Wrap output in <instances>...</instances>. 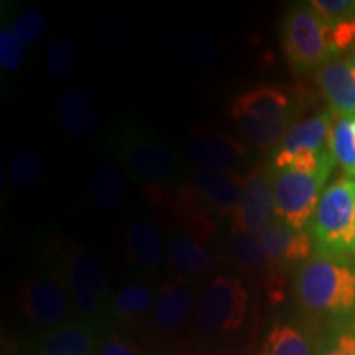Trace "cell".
<instances>
[{"mask_svg": "<svg viewBox=\"0 0 355 355\" xmlns=\"http://www.w3.org/2000/svg\"><path fill=\"white\" fill-rule=\"evenodd\" d=\"M229 117L248 144L270 150L279 145L295 123L296 105L283 87L260 84L230 102Z\"/></svg>", "mask_w": 355, "mask_h": 355, "instance_id": "obj_1", "label": "cell"}, {"mask_svg": "<svg viewBox=\"0 0 355 355\" xmlns=\"http://www.w3.org/2000/svg\"><path fill=\"white\" fill-rule=\"evenodd\" d=\"M295 291L309 313L347 319L355 314V265L344 257H311L296 275Z\"/></svg>", "mask_w": 355, "mask_h": 355, "instance_id": "obj_2", "label": "cell"}, {"mask_svg": "<svg viewBox=\"0 0 355 355\" xmlns=\"http://www.w3.org/2000/svg\"><path fill=\"white\" fill-rule=\"evenodd\" d=\"M311 237L321 255L355 254V184L350 176L339 178L324 189L311 220Z\"/></svg>", "mask_w": 355, "mask_h": 355, "instance_id": "obj_3", "label": "cell"}, {"mask_svg": "<svg viewBox=\"0 0 355 355\" xmlns=\"http://www.w3.org/2000/svg\"><path fill=\"white\" fill-rule=\"evenodd\" d=\"M248 291L234 275H217L199 295L194 322L204 336L222 337L237 332L248 313Z\"/></svg>", "mask_w": 355, "mask_h": 355, "instance_id": "obj_4", "label": "cell"}, {"mask_svg": "<svg viewBox=\"0 0 355 355\" xmlns=\"http://www.w3.org/2000/svg\"><path fill=\"white\" fill-rule=\"evenodd\" d=\"M285 55L298 73L319 69L332 60L331 25L309 6H296L286 13L282 28Z\"/></svg>", "mask_w": 355, "mask_h": 355, "instance_id": "obj_5", "label": "cell"}, {"mask_svg": "<svg viewBox=\"0 0 355 355\" xmlns=\"http://www.w3.org/2000/svg\"><path fill=\"white\" fill-rule=\"evenodd\" d=\"M331 171L304 173L298 170H277L273 178L277 217L293 229L304 230L316 214L324 184Z\"/></svg>", "mask_w": 355, "mask_h": 355, "instance_id": "obj_6", "label": "cell"}, {"mask_svg": "<svg viewBox=\"0 0 355 355\" xmlns=\"http://www.w3.org/2000/svg\"><path fill=\"white\" fill-rule=\"evenodd\" d=\"M125 168L145 188H168L180 173L181 163L175 150L152 137L135 135L122 150Z\"/></svg>", "mask_w": 355, "mask_h": 355, "instance_id": "obj_7", "label": "cell"}, {"mask_svg": "<svg viewBox=\"0 0 355 355\" xmlns=\"http://www.w3.org/2000/svg\"><path fill=\"white\" fill-rule=\"evenodd\" d=\"M66 279L74 308L83 318H97L107 306V278L99 260L74 250L66 260Z\"/></svg>", "mask_w": 355, "mask_h": 355, "instance_id": "obj_8", "label": "cell"}, {"mask_svg": "<svg viewBox=\"0 0 355 355\" xmlns=\"http://www.w3.org/2000/svg\"><path fill=\"white\" fill-rule=\"evenodd\" d=\"M186 152L201 170L220 173H229L248 158V148L242 140L209 125L189 128Z\"/></svg>", "mask_w": 355, "mask_h": 355, "instance_id": "obj_9", "label": "cell"}, {"mask_svg": "<svg viewBox=\"0 0 355 355\" xmlns=\"http://www.w3.org/2000/svg\"><path fill=\"white\" fill-rule=\"evenodd\" d=\"M277 220L273 178L263 165H257L243 176L241 202L232 217L234 234L261 232Z\"/></svg>", "mask_w": 355, "mask_h": 355, "instance_id": "obj_10", "label": "cell"}, {"mask_svg": "<svg viewBox=\"0 0 355 355\" xmlns=\"http://www.w3.org/2000/svg\"><path fill=\"white\" fill-rule=\"evenodd\" d=\"M20 309L43 327L63 326L71 314V301L64 286L48 277H30L20 283L17 291Z\"/></svg>", "mask_w": 355, "mask_h": 355, "instance_id": "obj_11", "label": "cell"}, {"mask_svg": "<svg viewBox=\"0 0 355 355\" xmlns=\"http://www.w3.org/2000/svg\"><path fill=\"white\" fill-rule=\"evenodd\" d=\"M232 257L235 263L241 266L248 277H252L265 288L270 300H283V288H285L283 266L275 263L272 257L268 255L260 232L234 234Z\"/></svg>", "mask_w": 355, "mask_h": 355, "instance_id": "obj_12", "label": "cell"}, {"mask_svg": "<svg viewBox=\"0 0 355 355\" xmlns=\"http://www.w3.org/2000/svg\"><path fill=\"white\" fill-rule=\"evenodd\" d=\"M336 115L331 110H324L311 115L303 121L293 123L283 140L279 141L273 157L275 170H283L295 155L303 152L324 153L331 150V133Z\"/></svg>", "mask_w": 355, "mask_h": 355, "instance_id": "obj_13", "label": "cell"}, {"mask_svg": "<svg viewBox=\"0 0 355 355\" xmlns=\"http://www.w3.org/2000/svg\"><path fill=\"white\" fill-rule=\"evenodd\" d=\"M58 119L69 139L86 141L94 139L101 127V109L91 91L68 86L58 92Z\"/></svg>", "mask_w": 355, "mask_h": 355, "instance_id": "obj_14", "label": "cell"}, {"mask_svg": "<svg viewBox=\"0 0 355 355\" xmlns=\"http://www.w3.org/2000/svg\"><path fill=\"white\" fill-rule=\"evenodd\" d=\"M316 81L336 117H355V53L322 64L316 71Z\"/></svg>", "mask_w": 355, "mask_h": 355, "instance_id": "obj_15", "label": "cell"}, {"mask_svg": "<svg viewBox=\"0 0 355 355\" xmlns=\"http://www.w3.org/2000/svg\"><path fill=\"white\" fill-rule=\"evenodd\" d=\"M193 186L209 209L232 219L241 202L243 175L198 170L193 175Z\"/></svg>", "mask_w": 355, "mask_h": 355, "instance_id": "obj_16", "label": "cell"}, {"mask_svg": "<svg viewBox=\"0 0 355 355\" xmlns=\"http://www.w3.org/2000/svg\"><path fill=\"white\" fill-rule=\"evenodd\" d=\"M194 306V295L183 279H171L159 288L153 304V324L162 332L181 331L188 324Z\"/></svg>", "mask_w": 355, "mask_h": 355, "instance_id": "obj_17", "label": "cell"}, {"mask_svg": "<svg viewBox=\"0 0 355 355\" xmlns=\"http://www.w3.org/2000/svg\"><path fill=\"white\" fill-rule=\"evenodd\" d=\"M263 245L275 263L285 268L290 263L308 261L313 254L314 241L306 230L293 229L286 222L278 219L260 232Z\"/></svg>", "mask_w": 355, "mask_h": 355, "instance_id": "obj_18", "label": "cell"}, {"mask_svg": "<svg viewBox=\"0 0 355 355\" xmlns=\"http://www.w3.org/2000/svg\"><path fill=\"white\" fill-rule=\"evenodd\" d=\"M165 46L176 61L191 66H211L219 61L220 48L214 40L194 30H178L166 37Z\"/></svg>", "mask_w": 355, "mask_h": 355, "instance_id": "obj_19", "label": "cell"}, {"mask_svg": "<svg viewBox=\"0 0 355 355\" xmlns=\"http://www.w3.org/2000/svg\"><path fill=\"white\" fill-rule=\"evenodd\" d=\"M38 355H94V331L86 322H66L40 340Z\"/></svg>", "mask_w": 355, "mask_h": 355, "instance_id": "obj_20", "label": "cell"}, {"mask_svg": "<svg viewBox=\"0 0 355 355\" xmlns=\"http://www.w3.org/2000/svg\"><path fill=\"white\" fill-rule=\"evenodd\" d=\"M166 260L178 273L201 275L216 265V257L206 243L193 235L178 234L166 247Z\"/></svg>", "mask_w": 355, "mask_h": 355, "instance_id": "obj_21", "label": "cell"}, {"mask_svg": "<svg viewBox=\"0 0 355 355\" xmlns=\"http://www.w3.org/2000/svg\"><path fill=\"white\" fill-rule=\"evenodd\" d=\"M125 248L128 260L141 266H155L162 260L165 245L153 222L137 219L125 230Z\"/></svg>", "mask_w": 355, "mask_h": 355, "instance_id": "obj_22", "label": "cell"}, {"mask_svg": "<svg viewBox=\"0 0 355 355\" xmlns=\"http://www.w3.org/2000/svg\"><path fill=\"white\" fill-rule=\"evenodd\" d=\"M89 189L96 206L105 212L117 211L125 199V184L121 171L107 162H97L91 166Z\"/></svg>", "mask_w": 355, "mask_h": 355, "instance_id": "obj_23", "label": "cell"}, {"mask_svg": "<svg viewBox=\"0 0 355 355\" xmlns=\"http://www.w3.org/2000/svg\"><path fill=\"white\" fill-rule=\"evenodd\" d=\"M257 355H314V349L303 331L278 322L265 334Z\"/></svg>", "mask_w": 355, "mask_h": 355, "instance_id": "obj_24", "label": "cell"}, {"mask_svg": "<svg viewBox=\"0 0 355 355\" xmlns=\"http://www.w3.org/2000/svg\"><path fill=\"white\" fill-rule=\"evenodd\" d=\"M153 291L144 283H127L115 291L110 306L115 318L123 322H133L145 316L155 304Z\"/></svg>", "mask_w": 355, "mask_h": 355, "instance_id": "obj_25", "label": "cell"}, {"mask_svg": "<svg viewBox=\"0 0 355 355\" xmlns=\"http://www.w3.org/2000/svg\"><path fill=\"white\" fill-rule=\"evenodd\" d=\"M81 53L74 40L56 35L46 48V69L56 81H68L76 74Z\"/></svg>", "mask_w": 355, "mask_h": 355, "instance_id": "obj_26", "label": "cell"}, {"mask_svg": "<svg viewBox=\"0 0 355 355\" xmlns=\"http://www.w3.org/2000/svg\"><path fill=\"white\" fill-rule=\"evenodd\" d=\"M7 173L17 189L28 191L35 188L43 178V159L32 148H19L8 158Z\"/></svg>", "mask_w": 355, "mask_h": 355, "instance_id": "obj_27", "label": "cell"}, {"mask_svg": "<svg viewBox=\"0 0 355 355\" xmlns=\"http://www.w3.org/2000/svg\"><path fill=\"white\" fill-rule=\"evenodd\" d=\"M331 152L336 163H339L347 173L355 176V117L337 119L331 133Z\"/></svg>", "mask_w": 355, "mask_h": 355, "instance_id": "obj_28", "label": "cell"}, {"mask_svg": "<svg viewBox=\"0 0 355 355\" xmlns=\"http://www.w3.org/2000/svg\"><path fill=\"white\" fill-rule=\"evenodd\" d=\"M10 30L25 46H37L48 32V19L42 8L26 7L13 17Z\"/></svg>", "mask_w": 355, "mask_h": 355, "instance_id": "obj_29", "label": "cell"}, {"mask_svg": "<svg viewBox=\"0 0 355 355\" xmlns=\"http://www.w3.org/2000/svg\"><path fill=\"white\" fill-rule=\"evenodd\" d=\"M26 46L17 38L10 28L0 30V66L8 73H17L24 68Z\"/></svg>", "mask_w": 355, "mask_h": 355, "instance_id": "obj_30", "label": "cell"}, {"mask_svg": "<svg viewBox=\"0 0 355 355\" xmlns=\"http://www.w3.org/2000/svg\"><path fill=\"white\" fill-rule=\"evenodd\" d=\"M309 6L329 25L355 19V0H311Z\"/></svg>", "mask_w": 355, "mask_h": 355, "instance_id": "obj_31", "label": "cell"}, {"mask_svg": "<svg viewBox=\"0 0 355 355\" xmlns=\"http://www.w3.org/2000/svg\"><path fill=\"white\" fill-rule=\"evenodd\" d=\"M322 355H355V314L340 324Z\"/></svg>", "mask_w": 355, "mask_h": 355, "instance_id": "obj_32", "label": "cell"}, {"mask_svg": "<svg viewBox=\"0 0 355 355\" xmlns=\"http://www.w3.org/2000/svg\"><path fill=\"white\" fill-rule=\"evenodd\" d=\"M331 46L332 53H339L354 50L355 48V19L343 21V24L331 25Z\"/></svg>", "mask_w": 355, "mask_h": 355, "instance_id": "obj_33", "label": "cell"}, {"mask_svg": "<svg viewBox=\"0 0 355 355\" xmlns=\"http://www.w3.org/2000/svg\"><path fill=\"white\" fill-rule=\"evenodd\" d=\"M97 355H141V349L121 336L109 334L101 343Z\"/></svg>", "mask_w": 355, "mask_h": 355, "instance_id": "obj_34", "label": "cell"}, {"mask_svg": "<svg viewBox=\"0 0 355 355\" xmlns=\"http://www.w3.org/2000/svg\"><path fill=\"white\" fill-rule=\"evenodd\" d=\"M354 184H355V180H354Z\"/></svg>", "mask_w": 355, "mask_h": 355, "instance_id": "obj_35", "label": "cell"}]
</instances>
